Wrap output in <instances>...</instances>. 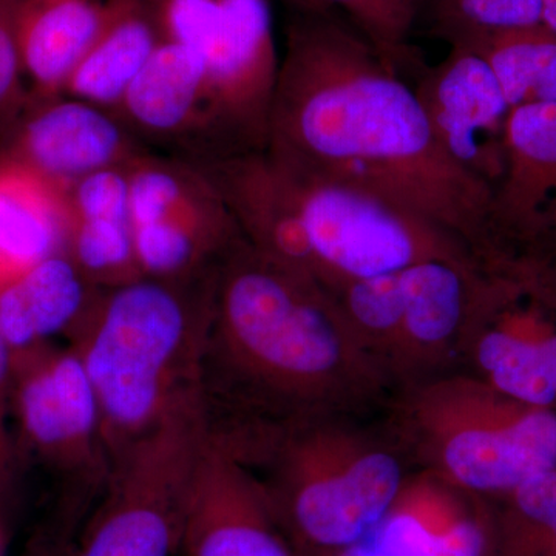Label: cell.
Returning a JSON list of instances; mask_svg holds the SVG:
<instances>
[{
    "label": "cell",
    "instance_id": "obj_17",
    "mask_svg": "<svg viewBox=\"0 0 556 556\" xmlns=\"http://www.w3.org/2000/svg\"><path fill=\"white\" fill-rule=\"evenodd\" d=\"M104 17L105 0H14V36L28 93L64 94Z\"/></svg>",
    "mask_w": 556,
    "mask_h": 556
},
{
    "label": "cell",
    "instance_id": "obj_32",
    "mask_svg": "<svg viewBox=\"0 0 556 556\" xmlns=\"http://www.w3.org/2000/svg\"><path fill=\"white\" fill-rule=\"evenodd\" d=\"M541 2H543V25L556 35V0H541Z\"/></svg>",
    "mask_w": 556,
    "mask_h": 556
},
{
    "label": "cell",
    "instance_id": "obj_4",
    "mask_svg": "<svg viewBox=\"0 0 556 556\" xmlns=\"http://www.w3.org/2000/svg\"><path fill=\"white\" fill-rule=\"evenodd\" d=\"M361 420H300L232 453L265 485L300 556L371 540L412 477V463L390 430Z\"/></svg>",
    "mask_w": 556,
    "mask_h": 556
},
{
    "label": "cell",
    "instance_id": "obj_33",
    "mask_svg": "<svg viewBox=\"0 0 556 556\" xmlns=\"http://www.w3.org/2000/svg\"><path fill=\"white\" fill-rule=\"evenodd\" d=\"M287 2L291 3V5H294V9H306L305 0H287Z\"/></svg>",
    "mask_w": 556,
    "mask_h": 556
},
{
    "label": "cell",
    "instance_id": "obj_31",
    "mask_svg": "<svg viewBox=\"0 0 556 556\" xmlns=\"http://www.w3.org/2000/svg\"><path fill=\"white\" fill-rule=\"evenodd\" d=\"M314 556H387L382 551H379L371 541L357 544V546L343 548V551L331 552V554L314 555Z\"/></svg>",
    "mask_w": 556,
    "mask_h": 556
},
{
    "label": "cell",
    "instance_id": "obj_3",
    "mask_svg": "<svg viewBox=\"0 0 556 556\" xmlns=\"http://www.w3.org/2000/svg\"><path fill=\"white\" fill-rule=\"evenodd\" d=\"M214 274L189 281L139 277L101 289L70 331L112 467L200 390Z\"/></svg>",
    "mask_w": 556,
    "mask_h": 556
},
{
    "label": "cell",
    "instance_id": "obj_20",
    "mask_svg": "<svg viewBox=\"0 0 556 556\" xmlns=\"http://www.w3.org/2000/svg\"><path fill=\"white\" fill-rule=\"evenodd\" d=\"M160 42L148 0H105L104 24L64 94L116 112Z\"/></svg>",
    "mask_w": 556,
    "mask_h": 556
},
{
    "label": "cell",
    "instance_id": "obj_10",
    "mask_svg": "<svg viewBox=\"0 0 556 556\" xmlns=\"http://www.w3.org/2000/svg\"><path fill=\"white\" fill-rule=\"evenodd\" d=\"M496 270L445 258L399 273L402 309L388 375L396 390L463 369L468 336Z\"/></svg>",
    "mask_w": 556,
    "mask_h": 556
},
{
    "label": "cell",
    "instance_id": "obj_21",
    "mask_svg": "<svg viewBox=\"0 0 556 556\" xmlns=\"http://www.w3.org/2000/svg\"><path fill=\"white\" fill-rule=\"evenodd\" d=\"M422 21L450 49L475 50L506 33L543 25L541 0H415Z\"/></svg>",
    "mask_w": 556,
    "mask_h": 556
},
{
    "label": "cell",
    "instance_id": "obj_26",
    "mask_svg": "<svg viewBox=\"0 0 556 556\" xmlns=\"http://www.w3.org/2000/svg\"><path fill=\"white\" fill-rule=\"evenodd\" d=\"M129 166L130 163L94 170L68 185L65 188L67 223L78 219L130 222Z\"/></svg>",
    "mask_w": 556,
    "mask_h": 556
},
{
    "label": "cell",
    "instance_id": "obj_6",
    "mask_svg": "<svg viewBox=\"0 0 556 556\" xmlns=\"http://www.w3.org/2000/svg\"><path fill=\"white\" fill-rule=\"evenodd\" d=\"M207 442L197 391L121 457L64 556H179Z\"/></svg>",
    "mask_w": 556,
    "mask_h": 556
},
{
    "label": "cell",
    "instance_id": "obj_5",
    "mask_svg": "<svg viewBox=\"0 0 556 556\" xmlns=\"http://www.w3.org/2000/svg\"><path fill=\"white\" fill-rule=\"evenodd\" d=\"M387 428L412 466L496 500L556 468V412L500 393L467 369L399 388Z\"/></svg>",
    "mask_w": 556,
    "mask_h": 556
},
{
    "label": "cell",
    "instance_id": "obj_22",
    "mask_svg": "<svg viewBox=\"0 0 556 556\" xmlns=\"http://www.w3.org/2000/svg\"><path fill=\"white\" fill-rule=\"evenodd\" d=\"M481 54L511 109L556 102V35L544 25L506 33L471 50Z\"/></svg>",
    "mask_w": 556,
    "mask_h": 556
},
{
    "label": "cell",
    "instance_id": "obj_15",
    "mask_svg": "<svg viewBox=\"0 0 556 556\" xmlns=\"http://www.w3.org/2000/svg\"><path fill=\"white\" fill-rule=\"evenodd\" d=\"M493 503L413 471L371 536L387 556H492Z\"/></svg>",
    "mask_w": 556,
    "mask_h": 556
},
{
    "label": "cell",
    "instance_id": "obj_18",
    "mask_svg": "<svg viewBox=\"0 0 556 556\" xmlns=\"http://www.w3.org/2000/svg\"><path fill=\"white\" fill-rule=\"evenodd\" d=\"M100 292L64 251L40 260L0 288L3 338L13 353L67 338Z\"/></svg>",
    "mask_w": 556,
    "mask_h": 556
},
{
    "label": "cell",
    "instance_id": "obj_23",
    "mask_svg": "<svg viewBox=\"0 0 556 556\" xmlns=\"http://www.w3.org/2000/svg\"><path fill=\"white\" fill-rule=\"evenodd\" d=\"M492 503V556H556V468Z\"/></svg>",
    "mask_w": 556,
    "mask_h": 556
},
{
    "label": "cell",
    "instance_id": "obj_24",
    "mask_svg": "<svg viewBox=\"0 0 556 556\" xmlns=\"http://www.w3.org/2000/svg\"><path fill=\"white\" fill-rule=\"evenodd\" d=\"M64 252L94 287L115 288L142 277L130 222L78 219L67 223Z\"/></svg>",
    "mask_w": 556,
    "mask_h": 556
},
{
    "label": "cell",
    "instance_id": "obj_28",
    "mask_svg": "<svg viewBox=\"0 0 556 556\" xmlns=\"http://www.w3.org/2000/svg\"><path fill=\"white\" fill-rule=\"evenodd\" d=\"M517 270L526 288L556 311V225L527 244Z\"/></svg>",
    "mask_w": 556,
    "mask_h": 556
},
{
    "label": "cell",
    "instance_id": "obj_29",
    "mask_svg": "<svg viewBox=\"0 0 556 556\" xmlns=\"http://www.w3.org/2000/svg\"><path fill=\"white\" fill-rule=\"evenodd\" d=\"M11 393H13V351L0 329V511L9 503L16 485L17 466L11 431Z\"/></svg>",
    "mask_w": 556,
    "mask_h": 556
},
{
    "label": "cell",
    "instance_id": "obj_8",
    "mask_svg": "<svg viewBox=\"0 0 556 556\" xmlns=\"http://www.w3.org/2000/svg\"><path fill=\"white\" fill-rule=\"evenodd\" d=\"M161 40L200 58L217 156L268 148L280 56L269 0H148Z\"/></svg>",
    "mask_w": 556,
    "mask_h": 556
},
{
    "label": "cell",
    "instance_id": "obj_27",
    "mask_svg": "<svg viewBox=\"0 0 556 556\" xmlns=\"http://www.w3.org/2000/svg\"><path fill=\"white\" fill-rule=\"evenodd\" d=\"M14 0H0V126L24 101V72L13 22Z\"/></svg>",
    "mask_w": 556,
    "mask_h": 556
},
{
    "label": "cell",
    "instance_id": "obj_12",
    "mask_svg": "<svg viewBox=\"0 0 556 556\" xmlns=\"http://www.w3.org/2000/svg\"><path fill=\"white\" fill-rule=\"evenodd\" d=\"M413 86L442 150L495 192L506 169L511 109L489 62L477 51L450 49L424 65Z\"/></svg>",
    "mask_w": 556,
    "mask_h": 556
},
{
    "label": "cell",
    "instance_id": "obj_1",
    "mask_svg": "<svg viewBox=\"0 0 556 556\" xmlns=\"http://www.w3.org/2000/svg\"><path fill=\"white\" fill-rule=\"evenodd\" d=\"M266 152L294 174L430 223L489 269L514 260L496 228L493 189L450 159L413 86L328 9H295L288 22Z\"/></svg>",
    "mask_w": 556,
    "mask_h": 556
},
{
    "label": "cell",
    "instance_id": "obj_9",
    "mask_svg": "<svg viewBox=\"0 0 556 556\" xmlns=\"http://www.w3.org/2000/svg\"><path fill=\"white\" fill-rule=\"evenodd\" d=\"M463 369L515 401L556 412V311L517 274H495L479 303Z\"/></svg>",
    "mask_w": 556,
    "mask_h": 556
},
{
    "label": "cell",
    "instance_id": "obj_25",
    "mask_svg": "<svg viewBox=\"0 0 556 556\" xmlns=\"http://www.w3.org/2000/svg\"><path fill=\"white\" fill-rule=\"evenodd\" d=\"M306 9L339 7L353 21L354 27L378 51L388 67L399 75L417 73L424 62L409 46L416 25L415 0H305Z\"/></svg>",
    "mask_w": 556,
    "mask_h": 556
},
{
    "label": "cell",
    "instance_id": "obj_30",
    "mask_svg": "<svg viewBox=\"0 0 556 556\" xmlns=\"http://www.w3.org/2000/svg\"><path fill=\"white\" fill-rule=\"evenodd\" d=\"M70 541L51 529L46 535L36 538L24 556H64Z\"/></svg>",
    "mask_w": 556,
    "mask_h": 556
},
{
    "label": "cell",
    "instance_id": "obj_11",
    "mask_svg": "<svg viewBox=\"0 0 556 556\" xmlns=\"http://www.w3.org/2000/svg\"><path fill=\"white\" fill-rule=\"evenodd\" d=\"M148 148L112 110L68 94H25L0 126V152L65 189L105 167L129 164Z\"/></svg>",
    "mask_w": 556,
    "mask_h": 556
},
{
    "label": "cell",
    "instance_id": "obj_16",
    "mask_svg": "<svg viewBox=\"0 0 556 556\" xmlns=\"http://www.w3.org/2000/svg\"><path fill=\"white\" fill-rule=\"evenodd\" d=\"M493 204L496 228L515 260L556 225V102L511 110L506 169Z\"/></svg>",
    "mask_w": 556,
    "mask_h": 556
},
{
    "label": "cell",
    "instance_id": "obj_7",
    "mask_svg": "<svg viewBox=\"0 0 556 556\" xmlns=\"http://www.w3.org/2000/svg\"><path fill=\"white\" fill-rule=\"evenodd\" d=\"M14 453L58 482L56 527L75 540L112 478L100 409L78 356L46 343L13 353Z\"/></svg>",
    "mask_w": 556,
    "mask_h": 556
},
{
    "label": "cell",
    "instance_id": "obj_13",
    "mask_svg": "<svg viewBox=\"0 0 556 556\" xmlns=\"http://www.w3.org/2000/svg\"><path fill=\"white\" fill-rule=\"evenodd\" d=\"M179 556H300L257 475L208 437Z\"/></svg>",
    "mask_w": 556,
    "mask_h": 556
},
{
    "label": "cell",
    "instance_id": "obj_14",
    "mask_svg": "<svg viewBox=\"0 0 556 556\" xmlns=\"http://www.w3.org/2000/svg\"><path fill=\"white\" fill-rule=\"evenodd\" d=\"M115 113L153 152L190 161L217 155L203 62L178 43L161 40Z\"/></svg>",
    "mask_w": 556,
    "mask_h": 556
},
{
    "label": "cell",
    "instance_id": "obj_2",
    "mask_svg": "<svg viewBox=\"0 0 556 556\" xmlns=\"http://www.w3.org/2000/svg\"><path fill=\"white\" fill-rule=\"evenodd\" d=\"M394 391L316 280L244 239L218 263L200 372L214 441L237 447L313 417H362Z\"/></svg>",
    "mask_w": 556,
    "mask_h": 556
},
{
    "label": "cell",
    "instance_id": "obj_19",
    "mask_svg": "<svg viewBox=\"0 0 556 556\" xmlns=\"http://www.w3.org/2000/svg\"><path fill=\"white\" fill-rule=\"evenodd\" d=\"M65 189L0 152V288L64 251Z\"/></svg>",
    "mask_w": 556,
    "mask_h": 556
}]
</instances>
